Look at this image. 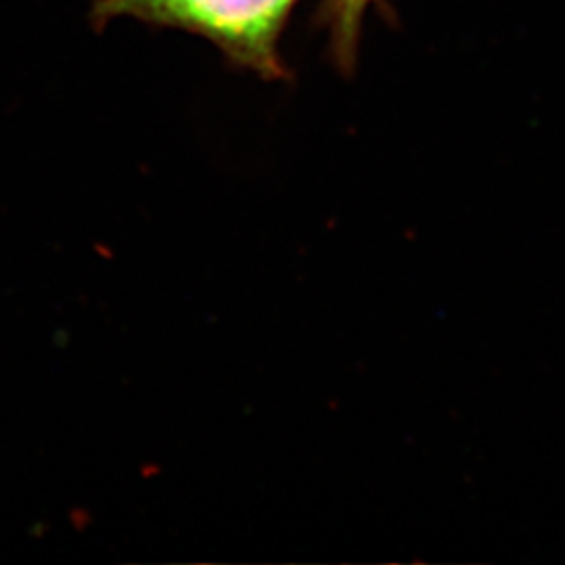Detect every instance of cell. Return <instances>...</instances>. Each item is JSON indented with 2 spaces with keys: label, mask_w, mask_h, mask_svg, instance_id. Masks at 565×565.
Instances as JSON below:
<instances>
[{
  "label": "cell",
  "mask_w": 565,
  "mask_h": 565,
  "mask_svg": "<svg viewBox=\"0 0 565 565\" xmlns=\"http://www.w3.org/2000/svg\"><path fill=\"white\" fill-rule=\"evenodd\" d=\"M296 0H102L99 15L177 25L216 42L231 60L268 81L285 76L277 55L282 23Z\"/></svg>",
  "instance_id": "1"
},
{
  "label": "cell",
  "mask_w": 565,
  "mask_h": 565,
  "mask_svg": "<svg viewBox=\"0 0 565 565\" xmlns=\"http://www.w3.org/2000/svg\"><path fill=\"white\" fill-rule=\"evenodd\" d=\"M371 0H329L327 20L331 23L335 60L342 67H352L356 55V42L361 32V21Z\"/></svg>",
  "instance_id": "2"
}]
</instances>
